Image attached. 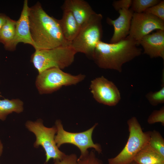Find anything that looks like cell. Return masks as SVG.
I'll use <instances>...</instances> for the list:
<instances>
[{"label":"cell","instance_id":"4316f807","mask_svg":"<svg viewBox=\"0 0 164 164\" xmlns=\"http://www.w3.org/2000/svg\"><path fill=\"white\" fill-rule=\"evenodd\" d=\"M7 17L5 14L0 13V32L6 22Z\"/></svg>","mask_w":164,"mask_h":164},{"label":"cell","instance_id":"44dd1931","mask_svg":"<svg viewBox=\"0 0 164 164\" xmlns=\"http://www.w3.org/2000/svg\"><path fill=\"white\" fill-rule=\"evenodd\" d=\"M161 88L158 91H150L145 95V97L152 106H156L164 103V83L162 84Z\"/></svg>","mask_w":164,"mask_h":164},{"label":"cell","instance_id":"8992f818","mask_svg":"<svg viewBox=\"0 0 164 164\" xmlns=\"http://www.w3.org/2000/svg\"><path fill=\"white\" fill-rule=\"evenodd\" d=\"M85 77L84 74L73 75L59 68L54 67L38 73L35 85L39 94H50L63 86L76 85L83 80Z\"/></svg>","mask_w":164,"mask_h":164},{"label":"cell","instance_id":"30bf717a","mask_svg":"<svg viewBox=\"0 0 164 164\" xmlns=\"http://www.w3.org/2000/svg\"><path fill=\"white\" fill-rule=\"evenodd\" d=\"M90 89L93 97L99 103L115 106L121 99L120 91L116 85L103 76L92 80Z\"/></svg>","mask_w":164,"mask_h":164},{"label":"cell","instance_id":"ffe728a7","mask_svg":"<svg viewBox=\"0 0 164 164\" xmlns=\"http://www.w3.org/2000/svg\"><path fill=\"white\" fill-rule=\"evenodd\" d=\"M160 0H132L131 10L134 13H141L147 9L159 3Z\"/></svg>","mask_w":164,"mask_h":164},{"label":"cell","instance_id":"52a82bcc","mask_svg":"<svg viewBox=\"0 0 164 164\" xmlns=\"http://www.w3.org/2000/svg\"><path fill=\"white\" fill-rule=\"evenodd\" d=\"M26 128L36 136V139L34 144L36 148L39 146L44 149L46 156V162L53 159L54 160H60L66 155L60 151L57 146L55 141L57 129L55 126L51 128L45 126L41 119L36 121H28L26 123Z\"/></svg>","mask_w":164,"mask_h":164},{"label":"cell","instance_id":"ac0fdd59","mask_svg":"<svg viewBox=\"0 0 164 164\" xmlns=\"http://www.w3.org/2000/svg\"><path fill=\"white\" fill-rule=\"evenodd\" d=\"M16 21L8 16L0 32V43L7 50L15 34Z\"/></svg>","mask_w":164,"mask_h":164},{"label":"cell","instance_id":"f546056e","mask_svg":"<svg viewBox=\"0 0 164 164\" xmlns=\"http://www.w3.org/2000/svg\"><path fill=\"white\" fill-rule=\"evenodd\" d=\"M164 164V163H158V164Z\"/></svg>","mask_w":164,"mask_h":164},{"label":"cell","instance_id":"f1b7e54d","mask_svg":"<svg viewBox=\"0 0 164 164\" xmlns=\"http://www.w3.org/2000/svg\"><path fill=\"white\" fill-rule=\"evenodd\" d=\"M130 164H137L136 162H135L133 161L132 163H131Z\"/></svg>","mask_w":164,"mask_h":164},{"label":"cell","instance_id":"7c38bea8","mask_svg":"<svg viewBox=\"0 0 164 164\" xmlns=\"http://www.w3.org/2000/svg\"><path fill=\"white\" fill-rule=\"evenodd\" d=\"M118 12L119 15L116 19L113 20L109 18L106 19L107 23L112 26L114 29L110 43H117L125 38L128 35L129 32L134 12L130 9H122Z\"/></svg>","mask_w":164,"mask_h":164},{"label":"cell","instance_id":"1f68e13d","mask_svg":"<svg viewBox=\"0 0 164 164\" xmlns=\"http://www.w3.org/2000/svg\"></svg>","mask_w":164,"mask_h":164},{"label":"cell","instance_id":"4dcf8cb0","mask_svg":"<svg viewBox=\"0 0 164 164\" xmlns=\"http://www.w3.org/2000/svg\"><path fill=\"white\" fill-rule=\"evenodd\" d=\"M1 94V92L0 91V94Z\"/></svg>","mask_w":164,"mask_h":164},{"label":"cell","instance_id":"2e32d148","mask_svg":"<svg viewBox=\"0 0 164 164\" xmlns=\"http://www.w3.org/2000/svg\"><path fill=\"white\" fill-rule=\"evenodd\" d=\"M133 161L137 164L164 163V157L153 150L148 144L137 153Z\"/></svg>","mask_w":164,"mask_h":164},{"label":"cell","instance_id":"83f0119b","mask_svg":"<svg viewBox=\"0 0 164 164\" xmlns=\"http://www.w3.org/2000/svg\"><path fill=\"white\" fill-rule=\"evenodd\" d=\"M3 145L1 142V141L0 139V157L1 155L3 150Z\"/></svg>","mask_w":164,"mask_h":164},{"label":"cell","instance_id":"6da1fadb","mask_svg":"<svg viewBox=\"0 0 164 164\" xmlns=\"http://www.w3.org/2000/svg\"><path fill=\"white\" fill-rule=\"evenodd\" d=\"M29 18L35 50L70 45L64 38L58 19L49 15L39 2L29 7Z\"/></svg>","mask_w":164,"mask_h":164},{"label":"cell","instance_id":"3957f363","mask_svg":"<svg viewBox=\"0 0 164 164\" xmlns=\"http://www.w3.org/2000/svg\"><path fill=\"white\" fill-rule=\"evenodd\" d=\"M77 53L70 45L36 50L32 55L30 61L38 73L52 68L62 70L72 64Z\"/></svg>","mask_w":164,"mask_h":164},{"label":"cell","instance_id":"5bb4252c","mask_svg":"<svg viewBox=\"0 0 164 164\" xmlns=\"http://www.w3.org/2000/svg\"><path fill=\"white\" fill-rule=\"evenodd\" d=\"M63 11L70 12L80 26L95 12L84 0H65L61 6Z\"/></svg>","mask_w":164,"mask_h":164},{"label":"cell","instance_id":"4fadbf2b","mask_svg":"<svg viewBox=\"0 0 164 164\" xmlns=\"http://www.w3.org/2000/svg\"><path fill=\"white\" fill-rule=\"evenodd\" d=\"M144 49V53L151 58L160 57L164 60V30L147 35L141 40L139 45Z\"/></svg>","mask_w":164,"mask_h":164},{"label":"cell","instance_id":"cb8c5ba5","mask_svg":"<svg viewBox=\"0 0 164 164\" xmlns=\"http://www.w3.org/2000/svg\"><path fill=\"white\" fill-rule=\"evenodd\" d=\"M144 12L151 14L164 21V1L147 9Z\"/></svg>","mask_w":164,"mask_h":164},{"label":"cell","instance_id":"ba28073f","mask_svg":"<svg viewBox=\"0 0 164 164\" xmlns=\"http://www.w3.org/2000/svg\"><path fill=\"white\" fill-rule=\"evenodd\" d=\"M97 125L96 123L88 130L83 132L77 133L71 132L64 130L61 121L57 120L55 122L56 128V135L55 137V141L57 147L59 148L64 144H73L80 150V156L87 154V149L94 148L100 154L102 152L101 145L98 143H94L92 139V135L94 129Z\"/></svg>","mask_w":164,"mask_h":164},{"label":"cell","instance_id":"d6986e66","mask_svg":"<svg viewBox=\"0 0 164 164\" xmlns=\"http://www.w3.org/2000/svg\"><path fill=\"white\" fill-rule=\"evenodd\" d=\"M148 145L153 150L164 157V139L159 132L155 130L150 131Z\"/></svg>","mask_w":164,"mask_h":164},{"label":"cell","instance_id":"277c9868","mask_svg":"<svg viewBox=\"0 0 164 164\" xmlns=\"http://www.w3.org/2000/svg\"><path fill=\"white\" fill-rule=\"evenodd\" d=\"M102 19L101 14L95 12L80 26L70 44L77 53H83L92 59L96 45L102 36Z\"/></svg>","mask_w":164,"mask_h":164},{"label":"cell","instance_id":"5b68a950","mask_svg":"<svg viewBox=\"0 0 164 164\" xmlns=\"http://www.w3.org/2000/svg\"><path fill=\"white\" fill-rule=\"evenodd\" d=\"M129 135L125 146L114 157L109 159V164H130L137 153L148 143L150 131L143 132L137 118L132 117L127 121Z\"/></svg>","mask_w":164,"mask_h":164},{"label":"cell","instance_id":"d4e9b609","mask_svg":"<svg viewBox=\"0 0 164 164\" xmlns=\"http://www.w3.org/2000/svg\"><path fill=\"white\" fill-rule=\"evenodd\" d=\"M132 0H119L114 1L112 5L117 11L122 9H129L132 4Z\"/></svg>","mask_w":164,"mask_h":164},{"label":"cell","instance_id":"9c48e42d","mask_svg":"<svg viewBox=\"0 0 164 164\" xmlns=\"http://www.w3.org/2000/svg\"><path fill=\"white\" fill-rule=\"evenodd\" d=\"M155 30H164V21L148 13H134L128 36L138 46L143 37Z\"/></svg>","mask_w":164,"mask_h":164},{"label":"cell","instance_id":"8fae6325","mask_svg":"<svg viewBox=\"0 0 164 164\" xmlns=\"http://www.w3.org/2000/svg\"><path fill=\"white\" fill-rule=\"evenodd\" d=\"M29 8L28 1L25 0L20 17L16 21L15 36L7 50L10 51L15 50L17 46L20 43L28 44L34 47L29 29Z\"/></svg>","mask_w":164,"mask_h":164},{"label":"cell","instance_id":"484cf974","mask_svg":"<svg viewBox=\"0 0 164 164\" xmlns=\"http://www.w3.org/2000/svg\"><path fill=\"white\" fill-rule=\"evenodd\" d=\"M77 159L75 154L66 155L61 159L54 160V164H77Z\"/></svg>","mask_w":164,"mask_h":164},{"label":"cell","instance_id":"9a60e30c","mask_svg":"<svg viewBox=\"0 0 164 164\" xmlns=\"http://www.w3.org/2000/svg\"><path fill=\"white\" fill-rule=\"evenodd\" d=\"M58 21L64 38L71 43L77 36L80 28L77 21L70 12L63 11L61 18Z\"/></svg>","mask_w":164,"mask_h":164},{"label":"cell","instance_id":"7a4b0ae2","mask_svg":"<svg viewBox=\"0 0 164 164\" xmlns=\"http://www.w3.org/2000/svg\"><path fill=\"white\" fill-rule=\"evenodd\" d=\"M128 36L115 43L100 41L96 45L92 59L100 68L122 71L123 65L140 55L142 50Z\"/></svg>","mask_w":164,"mask_h":164},{"label":"cell","instance_id":"603a6c76","mask_svg":"<svg viewBox=\"0 0 164 164\" xmlns=\"http://www.w3.org/2000/svg\"><path fill=\"white\" fill-rule=\"evenodd\" d=\"M147 121L149 124L160 122L164 126V107L162 106L159 110L153 111L148 117Z\"/></svg>","mask_w":164,"mask_h":164},{"label":"cell","instance_id":"7402d4cb","mask_svg":"<svg viewBox=\"0 0 164 164\" xmlns=\"http://www.w3.org/2000/svg\"><path fill=\"white\" fill-rule=\"evenodd\" d=\"M77 164H103L102 161L97 158L92 150L84 156L77 159Z\"/></svg>","mask_w":164,"mask_h":164},{"label":"cell","instance_id":"e0dca14e","mask_svg":"<svg viewBox=\"0 0 164 164\" xmlns=\"http://www.w3.org/2000/svg\"><path fill=\"white\" fill-rule=\"evenodd\" d=\"M0 95V98L2 97ZM23 102L19 98L0 99V120L4 121L7 116L13 112L20 113L24 110Z\"/></svg>","mask_w":164,"mask_h":164}]
</instances>
